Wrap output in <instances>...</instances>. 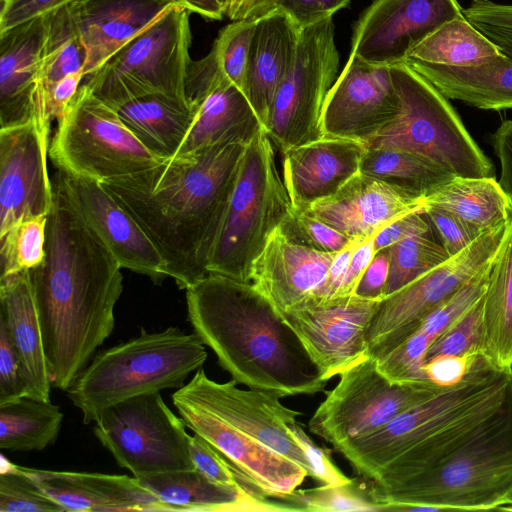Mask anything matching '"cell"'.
<instances>
[{
    "label": "cell",
    "mask_w": 512,
    "mask_h": 512,
    "mask_svg": "<svg viewBox=\"0 0 512 512\" xmlns=\"http://www.w3.org/2000/svg\"><path fill=\"white\" fill-rule=\"evenodd\" d=\"M55 180L45 257L30 276L51 383L67 391L114 329L123 277L60 171Z\"/></svg>",
    "instance_id": "6da1fadb"
},
{
    "label": "cell",
    "mask_w": 512,
    "mask_h": 512,
    "mask_svg": "<svg viewBox=\"0 0 512 512\" xmlns=\"http://www.w3.org/2000/svg\"><path fill=\"white\" fill-rule=\"evenodd\" d=\"M246 146L214 145L101 182L156 246L168 277L180 289L208 274L209 257Z\"/></svg>",
    "instance_id": "7a4b0ae2"
},
{
    "label": "cell",
    "mask_w": 512,
    "mask_h": 512,
    "mask_svg": "<svg viewBox=\"0 0 512 512\" xmlns=\"http://www.w3.org/2000/svg\"><path fill=\"white\" fill-rule=\"evenodd\" d=\"M186 302L194 333L238 384L281 398L324 390L305 345L252 282L208 273L186 289Z\"/></svg>",
    "instance_id": "3957f363"
},
{
    "label": "cell",
    "mask_w": 512,
    "mask_h": 512,
    "mask_svg": "<svg viewBox=\"0 0 512 512\" xmlns=\"http://www.w3.org/2000/svg\"><path fill=\"white\" fill-rule=\"evenodd\" d=\"M383 511L499 509L512 491V380L496 407L471 413L411 448L395 480L368 484Z\"/></svg>",
    "instance_id": "277c9868"
},
{
    "label": "cell",
    "mask_w": 512,
    "mask_h": 512,
    "mask_svg": "<svg viewBox=\"0 0 512 512\" xmlns=\"http://www.w3.org/2000/svg\"><path fill=\"white\" fill-rule=\"evenodd\" d=\"M207 351L194 334L169 327L140 334L98 353L66 391L82 413L95 422L108 407L129 398L180 388L190 373L202 368Z\"/></svg>",
    "instance_id": "5b68a950"
},
{
    "label": "cell",
    "mask_w": 512,
    "mask_h": 512,
    "mask_svg": "<svg viewBox=\"0 0 512 512\" xmlns=\"http://www.w3.org/2000/svg\"><path fill=\"white\" fill-rule=\"evenodd\" d=\"M292 212L273 142L261 128L243 154L209 257L208 273L251 282L256 258Z\"/></svg>",
    "instance_id": "8992f818"
},
{
    "label": "cell",
    "mask_w": 512,
    "mask_h": 512,
    "mask_svg": "<svg viewBox=\"0 0 512 512\" xmlns=\"http://www.w3.org/2000/svg\"><path fill=\"white\" fill-rule=\"evenodd\" d=\"M391 73L399 97L398 114L366 146L419 154L455 176L494 177L491 160L448 98L406 62L391 66Z\"/></svg>",
    "instance_id": "52a82bcc"
},
{
    "label": "cell",
    "mask_w": 512,
    "mask_h": 512,
    "mask_svg": "<svg viewBox=\"0 0 512 512\" xmlns=\"http://www.w3.org/2000/svg\"><path fill=\"white\" fill-rule=\"evenodd\" d=\"M189 13L181 5L169 6L82 83L112 108L150 94L186 99L185 78L192 60Z\"/></svg>",
    "instance_id": "ba28073f"
},
{
    "label": "cell",
    "mask_w": 512,
    "mask_h": 512,
    "mask_svg": "<svg viewBox=\"0 0 512 512\" xmlns=\"http://www.w3.org/2000/svg\"><path fill=\"white\" fill-rule=\"evenodd\" d=\"M512 372L490 365L483 357L458 384L400 414L378 431L336 449L361 476L372 480L398 456L438 431L502 399Z\"/></svg>",
    "instance_id": "9c48e42d"
},
{
    "label": "cell",
    "mask_w": 512,
    "mask_h": 512,
    "mask_svg": "<svg viewBox=\"0 0 512 512\" xmlns=\"http://www.w3.org/2000/svg\"><path fill=\"white\" fill-rule=\"evenodd\" d=\"M49 157L65 174L99 182L137 173L165 160L149 151L117 111L83 83L58 119Z\"/></svg>",
    "instance_id": "30bf717a"
},
{
    "label": "cell",
    "mask_w": 512,
    "mask_h": 512,
    "mask_svg": "<svg viewBox=\"0 0 512 512\" xmlns=\"http://www.w3.org/2000/svg\"><path fill=\"white\" fill-rule=\"evenodd\" d=\"M339 376L308 422L309 430L335 450L378 431L443 389L430 381L393 382L370 356Z\"/></svg>",
    "instance_id": "8fae6325"
},
{
    "label": "cell",
    "mask_w": 512,
    "mask_h": 512,
    "mask_svg": "<svg viewBox=\"0 0 512 512\" xmlns=\"http://www.w3.org/2000/svg\"><path fill=\"white\" fill-rule=\"evenodd\" d=\"M511 217L458 254L381 299L367 331L369 356L378 359L391 352L420 327L434 308L489 270Z\"/></svg>",
    "instance_id": "7c38bea8"
},
{
    "label": "cell",
    "mask_w": 512,
    "mask_h": 512,
    "mask_svg": "<svg viewBox=\"0 0 512 512\" xmlns=\"http://www.w3.org/2000/svg\"><path fill=\"white\" fill-rule=\"evenodd\" d=\"M93 432L118 465L134 477L193 469L191 436L160 392L141 394L105 409Z\"/></svg>",
    "instance_id": "4fadbf2b"
},
{
    "label": "cell",
    "mask_w": 512,
    "mask_h": 512,
    "mask_svg": "<svg viewBox=\"0 0 512 512\" xmlns=\"http://www.w3.org/2000/svg\"><path fill=\"white\" fill-rule=\"evenodd\" d=\"M338 65L332 17L302 28L295 60L276 91L265 127L281 151L324 137L322 113Z\"/></svg>",
    "instance_id": "5bb4252c"
},
{
    "label": "cell",
    "mask_w": 512,
    "mask_h": 512,
    "mask_svg": "<svg viewBox=\"0 0 512 512\" xmlns=\"http://www.w3.org/2000/svg\"><path fill=\"white\" fill-rule=\"evenodd\" d=\"M237 384L233 379L218 383L200 368L176 393L296 462L314 478L306 453L290 432V425L301 412L284 406L278 395L254 388L241 389Z\"/></svg>",
    "instance_id": "9a60e30c"
},
{
    "label": "cell",
    "mask_w": 512,
    "mask_h": 512,
    "mask_svg": "<svg viewBox=\"0 0 512 512\" xmlns=\"http://www.w3.org/2000/svg\"><path fill=\"white\" fill-rule=\"evenodd\" d=\"M50 126L51 121L36 110L27 122L0 128V236L23 220L48 216L51 210Z\"/></svg>",
    "instance_id": "2e32d148"
},
{
    "label": "cell",
    "mask_w": 512,
    "mask_h": 512,
    "mask_svg": "<svg viewBox=\"0 0 512 512\" xmlns=\"http://www.w3.org/2000/svg\"><path fill=\"white\" fill-rule=\"evenodd\" d=\"M380 301L353 294L280 313L328 381L369 357L367 331Z\"/></svg>",
    "instance_id": "e0dca14e"
},
{
    "label": "cell",
    "mask_w": 512,
    "mask_h": 512,
    "mask_svg": "<svg viewBox=\"0 0 512 512\" xmlns=\"http://www.w3.org/2000/svg\"><path fill=\"white\" fill-rule=\"evenodd\" d=\"M462 10L458 0H374L355 25L351 54L374 65L402 63L419 42Z\"/></svg>",
    "instance_id": "ac0fdd59"
},
{
    "label": "cell",
    "mask_w": 512,
    "mask_h": 512,
    "mask_svg": "<svg viewBox=\"0 0 512 512\" xmlns=\"http://www.w3.org/2000/svg\"><path fill=\"white\" fill-rule=\"evenodd\" d=\"M398 111L391 66L370 64L351 54L327 94L321 120L323 136L365 143Z\"/></svg>",
    "instance_id": "d6986e66"
},
{
    "label": "cell",
    "mask_w": 512,
    "mask_h": 512,
    "mask_svg": "<svg viewBox=\"0 0 512 512\" xmlns=\"http://www.w3.org/2000/svg\"><path fill=\"white\" fill-rule=\"evenodd\" d=\"M172 401L186 427L218 449L266 496L286 502L288 495L298 489L308 476L296 462L248 437L176 392Z\"/></svg>",
    "instance_id": "ffe728a7"
},
{
    "label": "cell",
    "mask_w": 512,
    "mask_h": 512,
    "mask_svg": "<svg viewBox=\"0 0 512 512\" xmlns=\"http://www.w3.org/2000/svg\"><path fill=\"white\" fill-rule=\"evenodd\" d=\"M337 253L300 243L280 226L256 258L251 282L280 312L329 300L328 272Z\"/></svg>",
    "instance_id": "44dd1931"
},
{
    "label": "cell",
    "mask_w": 512,
    "mask_h": 512,
    "mask_svg": "<svg viewBox=\"0 0 512 512\" xmlns=\"http://www.w3.org/2000/svg\"><path fill=\"white\" fill-rule=\"evenodd\" d=\"M60 173L77 207L122 268L146 275L154 282L168 277L166 263L156 246L101 182Z\"/></svg>",
    "instance_id": "7402d4cb"
},
{
    "label": "cell",
    "mask_w": 512,
    "mask_h": 512,
    "mask_svg": "<svg viewBox=\"0 0 512 512\" xmlns=\"http://www.w3.org/2000/svg\"><path fill=\"white\" fill-rule=\"evenodd\" d=\"M425 208L424 197L361 172L305 212L350 239L366 240L390 222Z\"/></svg>",
    "instance_id": "603a6c76"
},
{
    "label": "cell",
    "mask_w": 512,
    "mask_h": 512,
    "mask_svg": "<svg viewBox=\"0 0 512 512\" xmlns=\"http://www.w3.org/2000/svg\"><path fill=\"white\" fill-rule=\"evenodd\" d=\"M366 148L362 141L323 137L282 151V179L293 211L336 193L360 172Z\"/></svg>",
    "instance_id": "cb8c5ba5"
},
{
    "label": "cell",
    "mask_w": 512,
    "mask_h": 512,
    "mask_svg": "<svg viewBox=\"0 0 512 512\" xmlns=\"http://www.w3.org/2000/svg\"><path fill=\"white\" fill-rule=\"evenodd\" d=\"M171 0H78L68 6L86 51L85 77L150 26Z\"/></svg>",
    "instance_id": "d4e9b609"
},
{
    "label": "cell",
    "mask_w": 512,
    "mask_h": 512,
    "mask_svg": "<svg viewBox=\"0 0 512 512\" xmlns=\"http://www.w3.org/2000/svg\"><path fill=\"white\" fill-rule=\"evenodd\" d=\"M25 469L63 511H165L134 476Z\"/></svg>",
    "instance_id": "484cf974"
},
{
    "label": "cell",
    "mask_w": 512,
    "mask_h": 512,
    "mask_svg": "<svg viewBox=\"0 0 512 512\" xmlns=\"http://www.w3.org/2000/svg\"><path fill=\"white\" fill-rule=\"evenodd\" d=\"M165 511L294 512L297 507L240 487L215 483L195 468L135 477Z\"/></svg>",
    "instance_id": "4316f807"
},
{
    "label": "cell",
    "mask_w": 512,
    "mask_h": 512,
    "mask_svg": "<svg viewBox=\"0 0 512 512\" xmlns=\"http://www.w3.org/2000/svg\"><path fill=\"white\" fill-rule=\"evenodd\" d=\"M300 32L280 9L255 20L243 92L264 129L276 91L295 60Z\"/></svg>",
    "instance_id": "83f0119b"
},
{
    "label": "cell",
    "mask_w": 512,
    "mask_h": 512,
    "mask_svg": "<svg viewBox=\"0 0 512 512\" xmlns=\"http://www.w3.org/2000/svg\"><path fill=\"white\" fill-rule=\"evenodd\" d=\"M47 15L0 33L1 128L30 120L36 109L37 74Z\"/></svg>",
    "instance_id": "f1b7e54d"
},
{
    "label": "cell",
    "mask_w": 512,
    "mask_h": 512,
    "mask_svg": "<svg viewBox=\"0 0 512 512\" xmlns=\"http://www.w3.org/2000/svg\"><path fill=\"white\" fill-rule=\"evenodd\" d=\"M0 323L20 360L27 396L50 401L52 383L30 270L0 277Z\"/></svg>",
    "instance_id": "f546056e"
},
{
    "label": "cell",
    "mask_w": 512,
    "mask_h": 512,
    "mask_svg": "<svg viewBox=\"0 0 512 512\" xmlns=\"http://www.w3.org/2000/svg\"><path fill=\"white\" fill-rule=\"evenodd\" d=\"M446 98L483 110L512 109V59L500 53L471 66L428 64L406 59Z\"/></svg>",
    "instance_id": "4dcf8cb0"
},
{
    "label": "cell",
    "mask_w": 512,
    "mask_h": 512,
    "mask_svg": "<svg viewBox=\"0 0 512 512\" xmlns=\"http://www.w3.org/2000/svg\"><path fill=\"white\" fill-rule=\"evenodd\" d=\"M261 128L244 92L222 77L198 106L176 155L219 144H248Z\"/></svg>",
    "instance_id": "1f68e13d"
},
{
    "label": "cell",
    "mask_w": 512,
    "mask_h": 512,
    "mask_svg": "<svg viewBox=\"0 0 512 512\" xmlns=\"http://www.w3.org/2000/svg\"><path fill=\"white\" fill-rule=\"evenodd\" d=\"M114 109L137 139L162 159L177 154L197 112L186 99L165 94L146 95Z\"/></svg>",
    "instance_id": "d6a6232c"
},
{
    "label": "cell",
    "mask_w": 512,
    "mask_h": 512,
    "mask_svg": "<svg viewBox=\"0 0 512 512\" xmlns=\"http://www.w3.org/2000/svg\"><path fill=\"white\" fill-rule=\"evenodd\" d=\"M483 358L512 372V217L491 264L483 295Z\"/></svg>",
    "instance_id": "836d02e7"
},
{
    "label": "cell",
    "mask_w": 512,
    "mask_h": 512,
    "mask_svg": "<svg viewBox=\"0 0 512 512\" xmlns=\"http://www.w3.org/2000/svg\"><path fill=\"white\" fill-rule=\"evenodd\" d=\"M425 207L448 211L482 230L506 222L512 204L495 177L454 176L424 197Z\"/></svg>",
    "instance_id": "e575fe53"
},
{
    "label": "cell",
    "mask_w": 512,
    "mask_h": 512,
    "mask_svg": "<svg viewBox=\"0 0 512 512\" xmlns=\"http://www.w3.org/2000/svg\"><path fill=\"white\" fill-rule=\"evenodd\" d=\"M63 417L59 406L28 396L0 403V448L43 450L56 441Z\"/></svg>",
    "instance_id": "d590c367"
},
{
    "label": "cell",
    "mask_w": 512,
    "mask_h": 512,
    "mask_svg": "<svg viewBox=\"0 0 512 512\" xmlns=\"http://www.w3.org/2000/svg\"><path fill=\"white\" fill-rule=\"evenodd\" d=\"M500 53L498 46L462 14L419 42L407 59L435 65L471 66Z\"/></svg>",
    "instance_id": "8d00e7d4"
},
{
    "label": "cell",
    "mask_w": 512,
    "mask_h": 512,
    "mask_svg": "<svg viewBox=\"0 0 512 512\" xmlns=\"http://www.w3.org/2000/svg\"><path fill=\"white\" fill-rule=\"evenodd\" d=\"M360 172L425 197L455 175L419 154L393 148H366Z\"/></svg>",
    "instance_id": "74e56055"
},
{
    "label": "cell",
    "mask_w": 512,
    "mask_h": 512,
    "mask_svg": "<svg viewBox=\"0 0 512 512\" xmlns=\"http://www.w3.org/2000/svg\"><path fill=\"white\" fill-rule=\"evenodd\" d=\"M427 234L414 235L390 246L388 296L434 269L450 256L440 243Z\"/></svg>",
    "instance_id": "f35d334b"
},
{
    "label": "cell",
    "mask_w": 512,
    "mask_h": 512,
    "mask_svg": "<svg viewBox=\"0 0 512 512\" xmlns=\"http://www.w3.org/2000/svg\"><path fill=\"white\" fill-rule=\"evenodd\" d=\"M286 502L299 511L350 512L383 511L372 497L369 486L353 479L340 485H322L310 489H296Z\"/></svg>",
    "instance_id": "ab89813d"
},
{
    "label": "cell",
    "mask_w": 512,
    "mask_h": 512,
    "mask_svg": "<svg viewBox=\"0 0 512 512\" xmlns=\"http://www.w3.org/2000/svg\"><path fill=\"white\" fill-rule=\"evenodd\" d=\"M47 216L23 220L0 236L1 277L31 270L45 257Z\"/></svg>",
    "instance_id": "60d3db41"
},
{
    "label": "cell",
    "mask_w": 512,
    "mask_h": 512,
    "mask_svg": "<svg viewBox=\"0 0 512 512\" xmlns=\"http://www.w3.org/2000/svg\"><path fill=\"white\" fill-rule=\"evenodd\" d=\"M0 512H64L49 497L25 467L2 464L0 473Z\"/></svg>",
    "instance_id": "b9f144b4"
},
{
    "label": "cell",
    "mask_w": 512,
    "mask_h": 512,
    "mask_svg": "<svg viewBox=\"0 0 512 512\" xmlns=\"http://www.w3.org/2000/svg\"><path fill=\"white\" fill-rule=\"evenodd\" d=\"M483 334L482 296L432 342L426 355V361L445 355L459 357L482 356Z\"/></svg>",
    "instance_id": "7bdbcfd3"
},
{
    "label": "cell",
    "mask_w": 512,
    "mask_h": 512,
    "mask_svg": "<svg viewBox=\"0 0 512 512\" xmlns=\"http://www.w3.org/2000/svg\"><path fill=\"white\" fill-rule=\"evenodd\" d=\"M255 20H238L225 26L216 38L214 53L222 75L243 91Z\"/></svg>",
    "instance_id": "ee69618b"
},
{
    "label": "cell",
    "mask_w": 512,
    "mask_h": 512,
    "mask_svg": "<svg viewBox=\"0 0 512 512\" xmlns=\"http://www.w3.org/2000/svg\"><path fill=\"white\" fill-rule=\"evenodd\" d=\"M431 344L430 337L417 329L391 352L376 359L378 369L393 382L429 381L424 365Z\"/></svg>",
    "instance_id": "f6af8a7d"
},
{
    "label": "cell",
    "mask_w": 512,
    "mask_h": 512,
    "mask_svg": "<svg viewBox=\"0 0 512 512\" xmlns=\"http://www.w3.org/2000/svg\"><path fill=\"white\" fill-rule=\"evenodd\" d=\"M189 451L194 468L209 480L265 495L244 473L200 435L194 433L191 436Z\"/></svg>",
    "instance_id": "bcb514c9"
},
{
    "label": "cell",
    "mask_w": 512,
    "mask_h": 512,
    "mask_svg": "<svg viewBox=\"0 0 512 512\" xmlns=\"http://www.w3.org/2000/svg\"><path fill=\"white\" fill-rule=\"evenodd\" d=\"M462 13L502 53L512 59V4L471 0Z\"/></svg>",
    "instance_id": "7dc6e473"
},
{
    "label": "cell",
    "mask_w": 512,
    "mask_h": 512,
    "mask_svg": "<svg viewBox=\"0 0 512 512\" xmlns=\"http://www.w3.org/2000/svg\"><path fill=\"white\" fill-rule=\"evenodd\" d=\"M282 228L296 241L328 253L339 252L355 240L305 212L293 211Z\"/></svg>",
    "instance_id": "c3c4849f"
},
{
    "label": "cell",
    "mask_w": 512,
    "mask_h": 512,
    "mask_svg": "<svg viewBox=\"0 0 512 512\" xmlns=\"http://www.w3.org/2000/svg\"><path fill=\"white\" fill-rule=\"evenodd\" d=\"M430 225L439 236L441 245L454 256L464 250L478 237L488 230H482L458 216L435 207H425L423 210Z\"/></svg>",
    "instance_id": "681fc988"
},
{
    "label": "cell",
    "mask_w": 512,
    "mask_h": 512,
    "mask_svg": "<svg viewBox=\"0 0 512 512\" xmlns=\"http://www.w3.org/2000/svg\"><path fill=\"white\" fill-rule=\"evenodd\" d=\"M290 432L306 453L314 471V480L323 485H340L353 480L335 465L331 457L332 450L314 443L304 431L301 423L298 421L292 423Z\"/></svg>",
    "instance_id": "f907efd6"
},
{
    "label": "cell",
    "mask_w": 512,
    "mask_h": 512,
    "mask_svg": "<svg viewBox=\"0 0 512 512\" xmlns=\"http://www.w3.org/2000/svg\"><path fill=\"white\" fill-rule=\"evenodd\" d=\"M27 396L20 360L11 338L0 323V403Z\"/></svg>",
    "instance_id": "816d5d0a"
},
{
    "label": "cell",
    "mask_w": 512,
    "mask_h": 512,
    "mask_svg": "<svg viewBox=\"0 0 512 512\" xmlns=\"http://www.w3.org/2000/svg\"><path fill=\"white\" fill-rule=\"evenodd\" d=\"M78 0H1L0 33Z\"/></svg>",
    "instance_id": "f5cc1de1"
},
{
    "label": "cell",
    "mask_w": 512,
    "mask_h": 512,
    "mask_svg": "<svg viewBox=\"0 0 512 512\" xmlns=\"http://www.w3.org/2000/svg\"><path fill=\"white\" fill-rule=\"evenodd\" d=\"M350 0H277L276 9L288 14L302 29L330 18Z\"/></svg>",
    "instance_id": "db71d44e"
},
{
    "label": "cell",
    "mask_w": 512,
    "mask_h": 512,
    "mask_svg": "<svg viewBox=\"0 0 512 512\" xmlns=\"http://www.w3.org/2000/svg\"><path fill=\"white\" fill-rule=\"evenodd\" d=\"M481 358L438 356L425 362V375L437 386L451 387L461 382Z\"/></svg>",
    "instance_id": "11a10c76"
},
{
    "label": "cell",
    "mask_w": 512,
    "mask_h": 512,
    "mask_svg": "<svg viewBox=\"0 0 512 512\" xmlns=\"http://www.w3.org/2000/svg\"><path fill=\"white\" fill-rule=\"evenodd\" d=\"M423 210L413 211L401 216L382 228L374 236L376 253L389 248L405 238L430 233L431 225Z\"/></svg>",
    "instance_id": "9f6ffc18"
},
{
    "label": "cell",
    "mask_w": 512,
    "mask_h": 512,
    "mask_svg": "<svg viewBox=\"0 0 512 512\" xmlns=\"http://www.w3.org/2000/svg\"><path fill=\"white\" fill-rule=\"evenodd\" d=\"M389 261L388 248L377 252L364 271L354 294L369 299H383L389 274Z\"/></svg>",
    "instance_id": "6f0895ef"
},
{
    "label": "cell",
    "mask_w": 512,
    "mask_h": 512,
    "mask_svg": "<svg viewBox=\"0 0 512 512\" xmlns=\"http://www.w3.org/2000/svg\"><path fill=\"white\" fill-rule=\"evenodd\" d=\"M500 164L499 184L512 204V119L503 121L490 135Z\"/></svg>",
    "instance_id": "680465c9"
},
{
    "label": "cell",
    "mask_w": 512,
    "mask_h": 512,
    "mask_svg": "<svg viewBox=\"0 0 512 512\" xmlns=\"http://www.w3.org/2000/svg\"><path fill=\"white\" fill-rule=\"evenodd\" d=\"M375 254L374 236L358 244L352 254L339 297L353 295L355 293L356 287L364 271Z\"/></svg>",
    "instance_id": "91938a15"
},
{
    "label": "cell",
    "mask_w": 512,
    "mask_h": 512,
    "mask_svg": "<svg viewBox=\"0 0 512 512\" xmlns=\"http://www.w3.org/2000/svg\"><path fill=\"white\" fill-rule=\"evenodd\" d=\"M276 7L277 0H230L225 16L232 21L256 20Z\"/></svg>",
    "instance_id": "94428289"
},
{
    "label": "cell",
    "mask_w": 512,
    "mask_h": 512,
    "mask_svg": "<svg viewBox=\"0 0 512 512\" xmlns=\"http://www.w3.org/2000/svg\"><path fill=\"white\" fill-rule=\"evenodd\" d=\"M362 241L364 240L355 239L350 245L335 255L328 272V287L331 299L339 297L352 254Z\"/></svg>",
    "instance_id": "6125c7cd"
},
{
    "label": "cell",
    "mask_w": 512,
    "mask_h": 512,
    "mask_svg": "<svg viewBox=\"0 0 512 512\" xmlns=\"http://www.w3.org/2000/svg\"><path fill=\"white\" fill-rule=\"evenodd\" d=\"M174 4L187 8L190 12L211 19L220 20L225 16V12L218 0H171Z\"/></svg>",
    "instance_id": "be15d7a7"
},
{
    "label": "cell",
    "mask_w": 512,
    "mask_h": 512,
    "mask_svg": "<svg viewBox=\"0 0 512 512\" xmlns=\"http://www.w3.org/2000/svg\"><path fill=\"white\" fill-rule=\"evenodd\" d=\"M504 510H511L512 511V491L507 496L504 504L499 508Z\"/></svg>",
    "instance_id": "e7e4bbea"
},
{
    "label": "cell",
    "mask_w": 512,
    "mask_h": 512,
    "mask_svg": "<svg viewBox=\"0 0 512 512\" xmlns=\"http://www.w3.org/2000/svg\"><path fill=\"white\" fill-rule=\"evenodd\" d=\"M218 2L220 3V5L222 6L225 14H226V10L228 8V5H229V2L230 0H218Z\"/></svg>",
    "instance_id": "03108f58"
}]
</instances>
